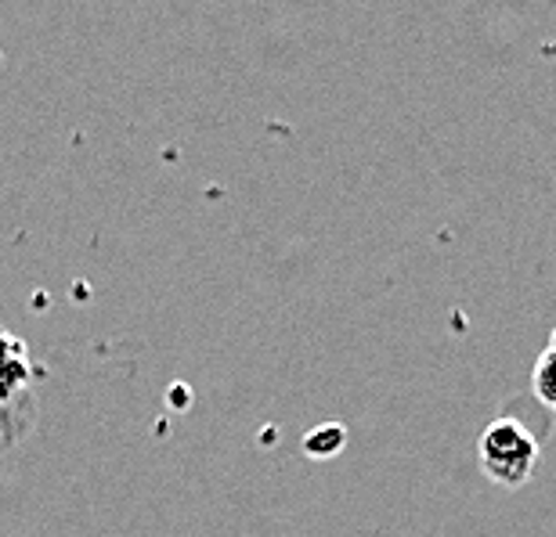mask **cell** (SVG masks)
Listing matches in <instances>:
<instances>
[{
  "instance_id": "1",
  "label": "cell",
  "mask_w": 556,
  "mask_h": 537,
  "mask_svg": "<svg viewBox=\"0 0 556 537\" xmlns=\"http://www.w3.org/2000/svg\"><path fill=\"white\" fill-rule=\"evenodd\" d=\"M542 440L535 430H528L514 411L495 415L477 436V465L492 484L517 490L525 487L539 469Z\"/></svg>"
},
{
  "instance_id": "2",
  "label": "cell",
  "mask_w": 556,
  "mask_h": 537,
  "mask_svg": "<svg viewBox=\"0 0 556 537\" xmlns=\"http://www.w3.org/2000/svg\"><path fill=\"white\" fill-rule=\"evenodd\" d=\"M37 368L29 361V350L18 335L0 329V408L4 405H26L33 400L29 386Z\"/></svg>"
},
{
  "instance_id": "3",
  "label": "cell",
  "mask_w": 556,
  "mask_h": 537,
  "mask_svg": "<svg viewBox=\"0 0 556 537\" xmlns=\"http://www.w3.org/2000/svg\"><path fill=\"white\" fill-rule=\"evenodd\" d=\"M531 397H535L549 415H556V343H549L546 350L539 354L535 368H531Z\"/></svg>"
},
{
  "instance_id": "4",
  "label": "cell",
  "mask_w": 556,
  "mask_h": 537,
  "mask_svg": "<svg viewBox=\"0 0 556 537\" xmlns=\"http://www.w3.org/2000/svg\"><path fill=\"white\" fill-rule=\"evenodd\" d=\"M343 444H348V430H343L340 422H326V426H315V430L304 436V451L311 458H332V455H340Z\"/></svg>"
},
{
  "instance_id": "5",
  "label": "cell",
  "mask_w": 556,
  "mask_h": 537,
  "mask_svg": "<svg viewBox=\"0 0 556 537\" xmlns=\"http://www.w3.org/2000/svg\"><path fill=\"white\" fill-rule=\"evenodd\" d=\"M549 343H556V332H553V340H549Z\"/></svg>"
}]
</instances>
